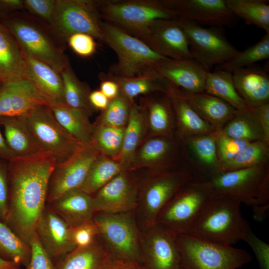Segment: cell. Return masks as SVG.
<instances>
[{
	"label": "cell",
	"mask_w": 269,
	"mask_h": 269,
	"mask_svg": "<svg viewBox=\"0 0 269 269\" xmlns=\"http://www.w3.org/2000/svg\"><path fill=\"white\" fill-rule=\"evenodd\" d=\"M56 164L46 152L16 157L7 163L8 200L4 223L28 245L46 206L49 181Z\"/></svg>",
	"instance_id": "6da1fadb"
},
{
	"label": "cell",
	"mask_w": 269,
	"mask_h": 269,
	"mask_svg": "<svg viewBox=\"0 0 269 269\" xmlns=\"http://www.w3.org/2000/svg\"><path fill=\"white\" fill-rule=\"evenodd\" d=\"M241 204L228 196L209 195L187 234L231 246L243 240L250 227L242 215Z\"/></svg>",
	"instance_id": "7a4b0ae2"
},
{
	"label": "cell",
	"mask_w": 269,
	"mask_h": 269,
	"mask_svg": "<svg viewBox=\"0 0 269 269\" xmlns=\"http://www.w3.org/2000/svg\"><path fill=\"white\" fill-rule=\"evenodd\" d=\"M194 182L209 195L228 196L252 208H269V164L222 172Z\"/></svg>",
	"instance_id": "3957f363"
},
{
	"label": "cell",
	"mask_w": 269,
	"mask_h": 269,
	"mask_svg": "<svg viewBox=\"0 0 269 269\" xmlns=\"http://www.w3.org/2000/svg\"><path fill=\"white\" fill-rule=\"evenodd\" d=\"M100 27L104 42L117 56V62L110 66L109 74L124 77L151 74L160 63L168 58L114 24L101 20Z\"/></svg>",
	"instance_id": "277c9868"
},
{
	"label": "cell",
	"mask_w": 269,
	"mask_h": 269,
	"mask_svg": "<svg viewBox=\"0 0 269 269\" xmlns=\"http://www.w3.org/2000/svg\"><path fill=\"white\" fill-rule=\"evenodd\" d=\"M176 240L183 269H238L252 260L245 250L190 234L177 235Z\"/></svg>",
	"instance_id": "5b68a950"
},
{
	"label": "cell",
	"mask_w": 269,
	"mask_h": 269,
	"mask_svg": "<svg viewBox=\"0 0 269 269\" xmlns=\"http://www.w3.org/2000/svg\"><path fill=\"white\" fill-rule=\"evenodd\" d=\"M102 20L137 37L155 20L178 18L162 0H99Z\"/></svg>",
	"instance_id": "8992f818"
},
{
	"label": "cell",
	"mask_w": 269,
	"mask_h": 269,
	"mask_svg": "<svg viewBox=\"0 0 269 269\" xmlns=\"http://www.w3.org/2000/svg\"><path fill=\"white\" fill-rule=\"evenodd\" d=\"M4 25L25 55L46 63L59 73L69 63L62 46L34 20L16 16L8 19Z\"/></svg>",
	"instance_id": "52a82bcc"
},
{
	"label": "cell",
	"mask_w": 269,
	"mask_h": 269,
	"mask_svg": "<svg viewBox=\"0 0 269 269\" xmlns=\"http://www.w3.org/2000/svg\"><path fill=\"white\" fill-rule=\"evenodd\" d=\"M101 20L98 0H56L54 16L48 27L61 43H67L70 36L78 33L104 42Z\"/></svg>",
	"instance_id": "ba28073f"
},
{
	"label": "cell",
	"mask_w": 269,
	"mask_h": 269,
	"mask_svg": "<svg viewBox=\"0 0 269 269\" xmlns=\"http://www.w3.org/2000/svg\"><path fill=\"white\" fill-rule=\"evenodd\" d=\"M93 219L111 259L135 261L142 264L138 230L131 212L118 214L98 212Z\"/></svg>",
	"instance_id": "9c48e42d"
},
{
	"label": "cell",
	"mask_w": 269,
	"mask_h": 269,
	"mask_svg": "<svg viewBox=\"0 0 269 269\" xmlns=\"http://www.w3.org/2000/svg\"><path fill=\"white\" fill-rule=\"evenodd\" d=\"M23 117L42 151L51 155L56 164L65 161L84 145L60 125L50 106L38 105Z\"/></svg>",
	"instance_id": "30bf717a"
},
{
	"label": "cell",
	"mask_w": 269,
	"mask_h": 269,
	"mask_svg": "<svg viewBox=\"0 0 269 269\" xmlns=\"http://www.w3.org/2000/svg\"><path fill=\"white\" fill-rule=\"evenodd\" d=\"M189 44L192 58L210 71L224 64L239 51L217 27L206 28L194 22L179 19Z\"/></svg>",
	"instance_id": "8fae6325"
},
{
	"label": "cell",
	"mask_w": 269,
	"mask_h": 269,
	"mask_svg": "<svg viewBox=\"0 0 269 269\" xmlns=\"http://www.w3.org/2000/svg\"><path fill=\"white\" fill-rule=\"evenodd\" d=\"M209 196L194 181L187 184L161 210L156 224L176 235L188 233Z\"/></svg>",
	"instance_id": "7c38bea8"
},
{
	"label": "cell",
	"mask_w": 269,
	"mask_h": 269,
	"mask_svg": "<svg viewBox=\"0 0 269 269\" xmlns=\"http://www.w3.org/2000/svg\"><path fill=\"white\" fill-rule=\"evenodd\" d=\"M100 154L93 145H83L65 161L56 164L49 181L47 204L67 191L79 188Z\"/></svg>",
	"instance_id": "4fadbf2b"
},
{
	"label": "cell",
	"mask_w": 269,
	"mask_h": 269,
	"mask_svg": "<svg viewBox=\"0 0 269 269\" xmlns=\"http://www.w3.org/2000/svg\"><path fill=\"white\" fill-rule=\"evenodd\" d=\"M195 181L190 172H161L147 184L141 198L140 209L147 228L156 224L161 210L182 188Z\"/></svg>",
	"instance_id": "5bb4252c"
},
{
	"label": "cell",
	"mask_w": 269,
	"mask_h": 269,
	"mask_svg": "<svg viewBox=\"0 0 269 269\" xmlns=\"http://www.w3.org/2000/svg\"><path fill=\"white\" fill-rule=\"evenodd\" d=\"M136 38L165 57L192 58L188 40L179 18L156 20Z\"/></svg>",
	"instance_id": "9a60e30c"
},
{
	"label": "cell",
	"mask_w": 269,
	"mask_h": 269,
	"mask_svg": "<svg viewBox=\"0 0 269 269\" xmlns=\"http://www.w3.org/2000/svg\"><path fill=\"white\" fill-rule=\"evenodd\" d=\"M177 235L158 225L147 228L142 244V265L145 269H179L180 259Z\"/></svg>",
	"instance_id": "2e32d148"
},
{
	"label": "cell",
	"mask_w": 269,
	"mask_h": 269,
	"mask_svg": "<svg viewBox=\"0 0 269 269\" xmlns=\"http://www.w3.org/2000/svg\"><path fill=\"white\" fill-rule=\"evenodd\" d=\"M175 11L178 18L212 27H231L235 16L227 7L225 0H162Z\"/></svg>",
	"instance_id": "e0dca14e"
},
{
	"label": "cell",
	"mask_w": 269,
	"mask_h": 269,
	"mask_svg": "<svg viewBox=\"0 0 269 269\" xmlns=\"http://www.w3.org/2000/svg\"><path fill=\"white\" fill-rule=\"evenodd\" d=\"M93 200L95 213L129 212L137 206V190L131 178L123 171L100 188Z\"/></svg>",
	"instance_id": "ac0fdd59"
},
{
	"label": "cell",
	"mask_w": 269,
	"mask_h": 269,
	"mask_svg": "<svg viewBox=\"0 0 269 269\" xmlns=\"http://www.w3.org/2000/svg\"><path fill=\"white\" fill-rule=\"evenodd\" d=\"M39 105L51 107L24 78L3 83L0 88V118L24 116Z\"/></svg>",
	"instance_id": "d6986e66"
},
{
	"label": "cell",
	"mask_w": 269,
	"mask_h": 269,
	"mask_svg": "<svg viewBox=\"0 0 269 269\" xmlns=\"http://www.w3.org/2000/svg\"><path fill=\"white\" fill-rule=\"evenodd\" d=\"M159 76L189 93L205 92L208 73L201 64L193 58H167L154 69Z\"/></svg>",
	"instance_id": "ffe728a7"
},
{
	"label": "cell",
	"mask_w": 269,
	"mask_h": 269,
	"mask_svg": "<svg viewBox=\"0 0 269 269\" xmlns=\"http://www.w3.org/2000/svg\"><path fill=\"white\" fill-rule=\"evenodd\" d=\"M35 233L53 261L76 248L71 239L70 227L47 205L36 225Z\"/></svg>",
	"instance_id": "44dd1931"
},
{
	"label": "cell",
	"mask_w": 269,
	"mask_h": 269,
	"mask_svg": "<svg viewBox=\"0 0 269 269\" xmlns=\"http://www.w3.org/2000/svg\"><path fill=\"white\" fill-rule=\"evenodd\" d=\"M22 54L24 60L23 78L33 85L51 107L65 105L60 73L46 63Z\"/></svg>",
	"instance_id": "7402d4cb"
},
{
	"label": "cell",
	"mask_w": 269,
	"mask_h": 269,
	"mask_svg": "<svg viewBox=\"0 0 269 269\" xmlns=\"http://www.w3.org/2000/svg\"><path fill=\"white\" fill-rule=\"evenodd\" d=\"M47 205L69 227L92 220L95 214L93 196L78 188L66 192Z\"/></svg>",
	"instance_id": "603a6c76"
},
{
	"label": "cell",
	"mask_w": 269,
	"mask_h": 269,
	"mask_svg": "<svg viewBox=\"0 0 269 269\" xmlns=\"http://www.w3.org/2000/svg\"><path fill=\"white\" fill-rule=\"evenodd\" d=\"M165 93L171 102L181 134L185 138L212 133L214 129L194 110L183 91L169 81Z\"/></svg>",
	"instance_id": "cb8c5ba5"
},
{
	"label": "cell",
	"mask_w": 269,
	"mask_h": 269,
	"mask_svg": "<svg viewBox=\"0 0 269 269\" xmlns=\"http://www.w3.org/2000/svg\"><path fill=\"white\" fill-rule=\"evenodd\" d=\"M232 74L236 90L249 107L269 103V75L267 72L250 66Z\"/></svg>",
	"instance_id": "d4e9b609"
},
{
	"label": "cell",
	"mask_w": 269,
	"mask_h": 269,
	"mask_svg": "<svg viewBox=\"0 0 269 269\" xmlns=\"http://www.w3.org/2000/svg\"><path fill=\"white\" fill-rule=\"evenodd\" d=\"M5 141L16 157L37 154L42 151L23 116L0 118Z\"/></svg>",
	"instance_id": "484cf974"
},
{
	"label": "cell",
	"mask_w": 269,
	"mask_h": 269,
	"mask_svg": "<svg viewBox=\"0 0 269 269\" xmlns=\"http://www.w3.org/2000/svg\"><path fill=\"white\" fill-rule=\"evenodd\" d=\"M182 91L194 110L215 130L222 129L237 113V110L227 103L205 92Z\"/></svg>",
	"instance_id": "4316f807"
},
{
	"label": "cell",
	"mask_w": 269,
	"mask_h": 269,
	"mask_svg": "<svg viewBox=\"0 0 269 269\" xmlns=\"http://www.w3.org/2000/svg\"><path fill=\"white\" fill-rule=\"evenodd\" d=\"M24 60L14 37L0 22V82L23 78Z\"/></svg>",
	"instance_id": "83f0119b"
},
{
	"label": "cell",
	"mask_w": 269,
	"mask_h": 269,
	"mask_svg": "<svg viewBox=\"0 0 269 269\" xmlns=\"http://www.w3.org/2000/svg\"><path fill=\"white\" fill-rule=\"evenodd\" d=\"M111 258L97 239L89 246L78 248L56 261L55 269H104Z\"/></svg>",
	"instance_id": "f1b7e54d"
},
{
	"label": "cell",
	"mask_w": 269,
	"mask_h": 269,
	"mask_svg": "<svg viewBox=\"0 0 269 269\" xmlns=\"http://www.w3.org/2000/svg\"><path fill=\"white\" fill-rule=\"evenodd\" d=\"M50 108L57 121L72 136L84 145L91 144L93 126L87 111L66 105Z\"/></svg>",
	"instance_id": "f546056e"
},
{
	"label": "cell",
	"mask_w": 269,
	"mask_h": 269,
	"mask_svg": "<svg viewBox=\"0 0 269 269\" xmlns=\"http://www.w3.org/2000/svg\"><path fill=\"white\" fill-rule=\"evenodd\" d=\"M99 78L109 79L116 82L122 93L132 102H134V98L140 95L158 92L165 93L169 83L167 79L156 73L124 77L102 72L100 73Z\"/></svg>",
	"instance_id": "4dcf8cb0"
},
{
	"label": "cell",
	"mask_w": 269,
	"mask_h": 269,
	"mask_svg": "<svg viewBox=\"0 0 269 269\" xmlns=\"http://www.w3.org/2000/svg\"><path fill=\"white\" fill-rule=\"evenodd\" d=\"M205 92L227 103L237 111L248 110L249 107L235 88L233 74L218 68L208 73Z\"/></svg>",
	"instance_id": "1f68e13d"
},
{
	"label": "cell",
	"mask_w": 269,
	"mask_h": 269,
	"mask_svg": "<svg viewBox=\"0 0 269 269\" xmlns=\"http://www.w3.org/2000/svg\"><path fill=\"white\" fill-rule=\"evenodd\" d=\"M101 154L92 163L84 182L78 188L91 195L125 169L119 161L106 158Z\"/></svg>",
	"instance_id": "d6a6232c"
},
{
	"label": "cell",
	"mask_w": 269,
	"mask_h": 269,
	"mask_svg": "<svg viewBox=\"0 0 269 269\" xmlns=\"http://www.w3.org/2000/svg\"><path fill=\"white\" fill-rule=\"evenodd\" d=\"M226 5L235 16L269 33V4L265 0H225Z\"/></svg>",
	"instance_id": "836d02e7"
},
{
	"label": "cell",
	"mask_w": 269,
	"mask_h": 269,
	"mask_svg": "<svg viewBox=\"0 0 269 269\" xmlns=\"http://www.w3.org/2000/svg\"><path fill=\"white\" fill-rule=\"evenodd\" d=\"M145 118L140 106L132 103L129 120L125 127L124 140L119 161L124 168L129 167L141 138Z\"/></svg>",
	"instance_id": "e575fe53"
},
{
	"label": "cell",
	"mask_w": 269,
	"mask_h": 269,
	"mask_svg": "<svg viewBox=\"0 0 269 269\" xmlns=\"http://www.w3.org/2000/svg\"><path fill=\"white\" fill-rule=\"evenodd\" d=\"M140 106L147 115L151 131L159 134L170 131L173 111L170 99L166 93L161 97L148 96L142 101Z\"/></svg>",
	"instance_id": "d590c367"
},
{
	"label": "cell",
	"mask_w": 269,
	"mask_h": 269,
	"mask_svg": "<svg viewBox=\"0 0 269 269\" xmlns=\"http://www.w3.org/2000/svg\"><path fill=\"white\" fill-rule=\"evenodd\" d=\"M222 131L225 134L233 138L249 142L264 141L262 129L249 110L237 111L234 118L226 124Z\"/></svg>",
	"instance_id": "8d00e7d4"
},
{
	"label": "cell",
	"mask_w": 269,
	"mask_h": 269,
	"mask_svg": "<svg viewBox=\"0 0 269 269\" xmlns=\"http://www.w3.org/2000/svg\"><path fill=\"white\" fill-rule=\"evenodd\" d=\"M31 254L29 245L5 223L0 221V258L25 267Z\"/></svg>",
	"instance_id": "74e56055"
},
{
	"label": "cell",
	"mask_w": 269,
	"mask_h": 269,
	"mask_svg": "<svg viewBox=\"0 0 269 269\" xmlns=\"http://www.w3.org/2000/svg\"><path fill=\"white\" fill-rule=\"evenodd\" d=\"M60 75L63 84L65 104L70 107L84 110L90 115L95 110L89 100L90 92L77 78L70 63Z\"/></svg>",
	"instance_id": "f35d334b"
},
{
	"label": "cell",
	"mask_w": 269,
	"mask_h": 269,
	"mask_svg": "<svg viewBox=\"0 0 269 269\" xmlns=\"http://www.w3.org/2000/svg\"><path fill=\"white\" fill-rule=\"evenodd\" d=\"M213 133V132H212ZM189 137L186 141L199 163L213 174L222 172L215 137L213 133Z\"/></svg>",
	"instance_id": "ab89813d"
},
{
	"label": "cell",
	"mask_w": 269,
	"mask_h": 269,
	"mask_svg": "<svg viewBox=\"0 0 269 269\" xmlns=\"http://www.w3.org/2000/svg\"><path fill=\"white\" fill-rule=\"evenodd\" d=\"M125 129V127L114 128L98 124L93 126L91 144L101 154L119 161L123 146Z\"/></svg>",
	"instance_id": "60d3db41"
},
{
	"label": "cell",
	"mask_w": 269,
	"mask_h": 269,
	"mask_svg": "<svg viewBox=\"0 0 269 269\" xmlns=\"http://www.w3.org/2000/svg\"><path fill=\"white\" fill-rule=\"evenodd\" d=\"M269 159V145L261 140L250 142L234 158L222 165V172L268 164Z\"/></svg>",
	"instance_id": "b9f144b4"
},
{
	"label": "cell",
	"mask_w": 269,
	"mask_h": 269,
	"mask_svg": "<svg viewBox=\"0 0 269 269\" xmlns=\"http://www.w3.org/2000/svg\"><path fill=\"white\" fill-rule=\"evenodd\" d=\"M172 143L167 138L158 137L147 141L134 155L129 167L155 166L161 167L172 151Z\"/></svg>",
	"instance_id": "7bdbcfd3"
},
{
	"label": "cell",
	"mask_w": 269,
	"mask_h": 269,
	"mask_svg": "<svg viewBox=\"0 0 269 269\" xmlns=\"http://www.w3.org/2000/svg\"><path fill=\"white\" fill-rule=\"evenodd\" d=\"M269 33H266L256 44L238 54L228 62L218 66V68L233 73L244 68L250 67L254 63L269 59Z\"/></svg>",
	"instance_id": "ee69618b"
},
{
	"label": "cell",
	"mask_w": 269,
	"mask_h": 269,
	"mask_svg": "<svg viewBox=\"0 0 269 269\" xmlns=\"http://www.w3.org/2000/svg\"><path fill=\"white\" fill-rule=\"evenodd\" d=\"M132 103L120 91L118 95L110 100L106 109L102 111L98 124L111 127L125 128Z\"/></svg>",
	"instance_id": "f6af8a7d"
},
{
	"label": "cell",
	"mask_w": 269,
	"mask_h": 269,
	"mask_svg": "<svg viewBox=\"0 0 269 269\" xmlns=\"http://www.w3.org/2000/svg\"><path fill=\"white\" fill-rule=\"evenodd\" d=\"M217 155L222 165L239 154L250 142L235 139L225 134L221 130H214Z\"/></svg>",
	"instance_id": "bcb514c9"
},
{
	"label": "cell",
	"mask_w": 269,
	"mask_h": 269,
	"mask_svg": "<svg viewBox=\"0 0 269 269\" xmlns=\"http://www.w3.org/2000/svg\"><path fill=\"white\" fill-rule=\"evenodd\" d=\"M29 245L31 250L30 258L25 269H55L53 260L42 246L36 233Z\"/></svg>",
	"instance_id": "7dc6e473"
},
{
	"label": "cell",
	"mask_w": 269,
	"mask_h": 269,
	"mask_svg": "<svg viewBox=\"0 0 269 269\" xmlns=\"http://www.w3.org/2000/svg\"><path fill=\"white\" fill-rule=\"evenodd\" d=\"M71 239L76 247L90 245L99 236L97 226L93 219L75 227H70Z\"/></svg>",
	"instance_id": "c3c4849f"
},
{
	"label": "cell",
	"mask_w": 269,
	"mask_h": 269,
	"mask_svg": "<svg viewBox=\"0 0 269 269\" xmlns=\"http://www.w3.org/2000/svg\"><path fill=\"white\" fill-rule=\"evenodd\" d=\"M91 35L82 33L71 35L67 43L72 50L82 57H88L95 52L97 44Z\"/></svg>",
	"instance_id": "681fc988"
},
{
	"label": "cell",
	"mask_w": 269,
	"mask_h": 269,
	"mask_svg": "<svg viewBox=\"0 0 269 269\" xmlns=\"http://www.w3.org/2000/svg\"><path fill=\"white\" fill-rule=\"evenodd\" d=\"M24 8L44 21L47 26L53 19L56 0H24Z\"/></svg>",
	"instance_id": "f907efd6"
},
{
	"label": "cell",
	"mask_w": 269,
	"mask_h": 269,
	"mask_svg": "<svg viewBox=\"0 0 269 269\" xmlns=\"http://www.w3.org/2000/svg\"><path fill=\"white\" fill-rule=\"evenodd\" d=\"M252 249L258 261L260 269H269V245L256 236L250 228L243 240Z\"/></svg>",
	"instance_id": "816d5d0a"
},
{
	"label": "cell",
	"mask_w": 269,
	"mask_h": 269,
	"mask_svg": "<svg viewBox=\"0 0 269 269\" xmlns=\"http://www.w3.org/2000/svg\"><path fill=\"white\" fill-rule=\"evenodd\" d=\"M8 182L7 164L0 160V221L5 223L8 211Z\"/></svg>",
	"instance_id": "f5cc1de1"
},
{
	"label": "cell",
	"mask_w": 269,
	"mask_h": 269,
	"mask_svg": "<svg viewBox=\"0 0 269 269\" xmlns=\"http://www.w3.org/2000/svg\"><path fill=\"white\" fill-rule=\"evenodd\" d=\"M249 110L259 123L264 134V141L269 145V103L249 107Z\"/></svg>",
	"instance_id": "db71d44e"
},
{
	"label": "cell",
	"mask_w": 269,
	"mask_h": 269,
	"mask_svg": "<svg viewBox=\"0 0 269 269\" xmlns=\"http://www.w3.org/2000/svg\"><path fill=\"white\" fill-rule=\"evenodd\" d=\"M104 269H145L137 262L115 260L110 258Z\"/></svg>",
	"instance_id": "11a10c76"
},
{
	"label": "cell",
	"mask_w": 269,
	"mask_h": 269,
	"mask_svg": "<svg viewBox=\"0 0 269 269\" xmlns=\"http://www.w3.org/2000/svg\"><path fill=\"white\" fill-rule=\"evenodd\" d=\"M89 100L94 109H99L102 111L106 109L110 102V100L100 90H96L90 92L89 95Z\"/></svg>",
	"instance_id": "9f6ffc18"
},
{
	"label": "cell",
	"mask_w": 269,
	"mask_h": 269,
	"mask_svg": "<svg viewBox=\"0 0 269 269\" xmlns=\"http://www.w3.org/2000/svg\"><path fill=\"white\" fill-rule=\"evenodd\" d=\"M100 91L110 101L115 98L120 92L118 84L114 81L106 79H100Z\"/></svg>",
	"instance_id": "6f0895ef"
},
{
	"label": "cell",
	"mask_w": 269,
	"mask_h": 269,
	"mask_svg": "<svg viewBox=\"0 0 269 269\" xmlns=\"http://www.w3.org/2000/svg\"><path fill=\"white\" fill-rule=\"evenodd\" d=\"M0 8L4 10H15L24 8L23 0H0Z\"/></svg>",
	"instance_id": "680465c9"
},
{
	"label": "cell",
	"mask_w": 269,
	"mask_h": 269,
	"mask_svg": "<svg viewBox=\"0 0 269 269\" xmlns=\"http://www.w3.org/2000/svg\"><path fill=\"white\" fill-rule=\"evenodd\" d=\"M16 157L8 147L4 136L0 131V157L9 161Z\"/></svg>",
	"instance_id": "91938a15"
},
{
	"label": "cell",
	"mask_w": 269,
	"mask_h": 269,
	"mask_svg": "<svg viewBox=\"0 0 269 269\" xmlns=\"http://www.w3.org/2000/svg\"><path fill=\"white\" fill-rule=\"evenodd\" d=\"M20 267V265L14 263L5 261L0 258V269H16Z\"/></svg>",
	"instance_id": "94428289"
},
{
	"label": "cell",
	"mask_w": 269,
	"mask_h": 269,
	"mask_svg": "<svg viewBox=\"0 0 269 269\" xmlns=\"http://www.w3.org/2000/svg\"><path fill=\"white\" fill-rule=\"evenodd\" d=\"M20 269V268L19 267V268H17V269Z\"/></svg>",
	"instance_id": "6125c7cd"
},
{
	"label": "cell",
	"mask_w": 269,
	"mask_h": 269,
	"mask_svg": "<svg viewBox=\"0 0 269 269\" xmlns=\"http://www.w3.org/2000/svg\"><path fill=\"white\" fill-rule=\"evenodd\" d=\"M179 269H182V268L180 267Z\"/></svg>",
	"instance_id": "be15d7a7"
}]
</instances>
